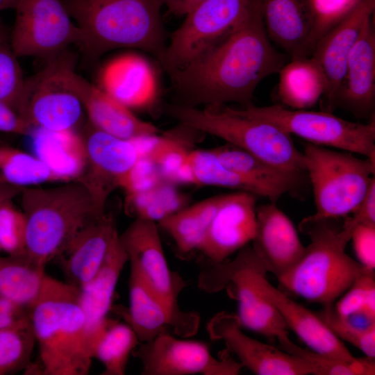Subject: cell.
<instances>
[{
  "label": "cell",
  "mask_w": 375,
  "mask_h": 375,
  "mask_svg": "<svg viewBox=\"0 0 375 375\" xmlns=\"http://www.w3.org/2000/svg\"><path fill=\"white\" fill-rule=\"evenodd\" d=\"M268 38L258 0H252L241 26L212 50L169 74L177 104L198 107L252 104L254 91L266 77L289 61Z\"/></svg>",
  "instance_id": "cell-1"
},
{
  "label": "cell",
  "mask_w": 375,
  "mask_h": 375,
  "mask_svg": "<svg viewBox=\"0 0 375 375\" xmlns=\"http://www.w3.org/2000/svg\"><path fill=\"white\" fill-rule=\"evenodd\" d=\"M82 33L84 60L106 52L135 48L160 61L167 47L160 10L162 0H61Z\"/></svg>",
  "instance_id": "cell-2"
},
{
  "label": "cell",
  "mask_w": 375,
  "mask_h": 375,
  "mask_svg": "<svg viewBox=\"0 0 375 375\" xmlns=\"http://www.w3.org/2000/svg\"><path fill=\"white\" fill-rule=\"evenodd\" d=\"M79 288L49 276L30 312L44 375H86L93 340L78 302Z\"/></svg>",
  "instance_id": "cell-3"
},
{
  "label": "cell",
  "mask_w": 375,
  "mask_h": 375,
  "mask_svg": "<svg viewBox=\"0 0 375 375\" xmlns=\"http://www.w3.org/2000/svg\"><path fill=\"white\" fill-rule=\"evenodd\" d=\"M338 219H315L309 216L299 224L310 244L299 260L277 278L280 288L323 307L333 306L363 272L345 251L353 229Z\"/></svg>",
  "instance_id": "cell-4"
},
{
  "label": "cell",
  "mask_w": 375,
  "mask_h": 375,
  "mask_svg": "<svg viewBox=\"0 0 375 375\" xmlns=\"http://www.w3.org/2000/svg\"><path fill=\"white\" fill-rule=\"evenodd\" d=\"M19 196L26 222L25 256L44 267L81 228L106 213L78 180L55 187H26Z\"/></svg>",
  "instance_id": "cell-5"
},
{
  "label": "cell",
  "mask_w": 375,
  "mask_h": 375,
  "mask_svg": "<svg viewBox=\"0 0 375 375\" xmlns=\"http://www.w3.org/2000/svg\"><path fill=\"white\" fill-rule=\"evenodd\" d=\"M169 115L178 123L219 138L273 165L291 172L307 173L304 156L292 135L270 123L253 118L228 104L202 108L173 103Z\"/></svg>",
  "instance_id": "cell-6"
},
{
  "label": "cell",
  "mask_w": 375,
  "mask_h": 375,
  "mask_svg": "<svg viewBox=\"0 0 375 375\" xmlns=\"http://www.w3.org/2000/svg\"><path fill=\"white\" fill-rule=\"evenodd\" d=\"M303 153L316 207L315 212L309 217L338 219L352 214L374 178L375 159H360L349 151L309 142Z\"/></svg>",
  "instance_id": "cell-7"
},
{
  "label": "cell",
  "mask_w": 375,
  "mask_h": 375,
  "mask_svg": "<svg viewBox=\"0 0 375 375\" xmlns=\"http://www.w3.org/2000/svg\"><path fill=\"white\" fill-rule=\"evenodd\" d=\"M76 60L68 49L25 80L22 117L33 128L62 131L75 129L80 123L84 108L74 85Z\"/></svg>",
  "instance_id": "cell-8"
},
{
  "label": "cell",
  "mask_w": 375,
  "mask_h": 375,
  "mask_svg": "<svg viewBox=\"0 0 375 375\" xmlns=\"http://www.w3.org/2000/svg\"><path fill=\"white\" fill-rule=\"evenodd\" d=\"M252 0H206L186 15L172 33L160 63L168 73L217 47L247 18Z\"/></svg>",
  "instance_id": "cell-9"
},
{
  "label": "cell",
  "mask_w": 375,
  "mask_h": 375,
  "mask_svg": "<svg viewBox=\"0 0 375 375\" xmlns=\"http://www.w3.org/2000/svg\"><path fill=\"white\" fill-rule=\"evenodd\" d=\"M241 108L247 115L295 135L309 143L340 149L375 159V118L350 122L327 111L288 110L278 105Z\"/></svg>",
  "instance_id": "cell-10"
},
{
  "label": "cell",
  "mask_w": 375,
  "mask_h": 375,
  "mask_svg": "<svg viewBox=\"0 0 375 375\" xmlns=\"http://www.w3.org/2000/svg\"><path fill=\"white\" fill-rule=\"evenodd\" d=\"M131 268L140 276L149 289L160 299L178 322L183 337L198 330L199 317L180 309L178 299L185 282L169 267L163 251L157 223L135 218L119 234Z\"/></svg>",
  "instance_id": "cell-11"
},
{
  "label": "cell",
  "mask_w": 375,
  "mask_h": 375,
  "mask_svg": "<svg viewBox=\"0 0 375 375\" xmlns=\"http://www.w3.org/2000/svg\"><path fill=\"white\" fill-rule=\"evenodd\" d=\"M251 246L238 251L231 261L210 263L199 275V286L208 292L226 289L238 301L242 327L277 341L288 338V328L276 307L254 284L249 272Z\"/></svg>",
  "instance_id": "cell-12"
},
{
  "label": "cell",
  "mask_w": 375,
  "mask_h": 375,
  "mask_svg": "<svg viewBox=\"0 0 375 375\" xmlns=\"http://www.w3.org/2000/svg\"><path fill=\"white\" fill-rule=\"evenodd\" d=\"M15 10L10 44L18 58L47 61L71 45H81V31L61 0H19Z\"/></svg>",
  "instance_id": "cell-13"
},
{
  "label": "cell",
  "mask_w": 375,
  "mask_h": 375,
  "mask_svg": "<svg viewBox=\"0 0 375 375\" xmlns=\"http://www.w3.org/2000/svg\"><path fill=\"white\" fill-rule=\"evenodd\" d=\"M86 165L78 181L89 190L98 210L106 212L109 196L123 189L132 170L142 156L138 140L121 139L103 132L88 122L81 133Z\"/></svg>",
  "instance_id": "cell-14"
},
{
  "label": "cell",
  "mask_w": 375,
  "mask_h": 375,
  "mask_svg": "<svg viewBox=\"0 0 375 375\" xmlns=\"http://www.w3.org/2000/svg\"><path fill=\"white\" fill-rule=\"evenodd\" d=\"M132 353L141 362L142 375H237L243 367L227 349L215 358L206 344L169 333L140 343Z\"/></svg>",
  "instance_id": "cell-15"
},
{
  "label": "cell",
  "mask_w": 375,
  "mask_h": 375,
  "mask_svg": "<svg viewBox=\"0 0 375 375\" xmlns=\"http://www.w3.org/2000/svg\"><path fill=\"white\" fill-rule=\"evenodd\" d=\"M242 328L238 315L226 311L217 313L207 325L210 337L223 341L242 367L255 374H311L310 367L301 358L248 336Z\"/></svg>",
  "instance_id": "cell-16"
},
{
  "label": "cell",
  "mask_w": 375,
  "mask_h": 375,
  "mask_svg": "<svg viewBox=\"0 0 375 375\" xmlns=\"http://www.w3.org/2000/svg\"><path fill=\"white\" fill-rule=\"evenodd\" d=\"M249 272L256 286L276 307L288 328L308 349L344 360L352 361L357 358L317 312L294 301L269 282L266 278L267 272L255 253L250 263Z\"/></svg>",
  "instance_id": "cell-17"
},
{
  "label": "cell",
  "mask_w": 375,
  "mask_h": 375,
  "mask_svg": "<svg viewBox=\"0 0 375 375\" xmlns=\"http://www.w3.org/2000/svg\"><path fill=\"white\" fill-rule=\"evenodd\" d=\"M256 195L252 193L226 194L197 251L215 263L249 244L256 234Z\"/></svg>",
  "instance_id": "cell-18"
},
{
  "label": "cell",
  "mask_w": 375,
  "mask_h": 375,
  "mask_svg": "<svg viewBox=\"0 0 375 375\" xmlns=\"http://www.w3.org/2000/svg\"><path fill=\"white\" fill-rule=\"evenodd\" d=\"M375 0H362L342 21L316 43L311 57L319 64L327 81L324 110L332 112L350 52L365 23L374 17Z\"/></svg>",
  "instance_id": "cell-19"
},
{
  "label": "cell",
  "mask_w": 375,
  "mask_h": 375,
  "mask_svg": "<svg viewBox=\"0 0 375 375\" xmlns=\"http://www.w3.org/2000/svg\"><path fill=\"white\" fill-rule=\"evenodd\" d=\"M354 117L375 118V26L374 18L364 25L353 47L338 91L335 108Z\"/></svg>",
  "instance_id": "cell-20"
},
{
  "label": "cell",
  "mask_w": 375,
  "mask_h": 375,
  "mask_svg": "<svg viewBox=\"0 0 375 375\" xmlns=\"http://www.w3.org/2000/svg\"><path fill=\"white\" fill-rule=\"evenodd\" d=\"M252 248L265 271L278 278L301 257L305 247L291 219L270 203L256 208Z\"/></svg>",
  "instance_id": "cell-21"
},
{
  "label": "cell",
  "mask_w": 375,
  "mask_h": 375,
  "mask_svg": "<svg viewBox=\"0 0 375 375\" xmlns=\"http://www.w3.org/2000/svg\"><path fill=\"white\" fill-rule=\"evenodd\" d=\"M74 85L88 122L94 128L128 140L148 139L160 134L156 126L139 118L130 108L77 73Z\"/></svg>",
  "instance_id": "cell-22"
},
{
  "label": "cell",
  "mask_w": 375,
  "mask_h": 375,
  "mask_svg": "<svg viewBox=\"0 0 375 375\" xmlns=\"http://www.w3.org/2000/svg\"><path fill=\"white\" fill-rule=\"evenodd\" d=\"M119 234L113 217L106 212L81 228L59 256L67 283L78 288L85 285L100 268Z\"/></svg>",
  "instance_id": "cell-23"
},
{
  "label": "cell",
  "mask_w": 375,
  "mask_h": 375,
  "mask_svg": "<svg viewBox=\"0 0 375 375\" xmlns=\"http://www.w3.org/2000/svg\"><path fill=\"white\" fill-rule=\"evenodd\" d=\"M101 89L133 108H146L156 101L157 79L151 64L142 56L127 53L110 60L102 69Z\"/></svg>",
  "instance_id": "cell-24"
},
{
  "label": "cell",
  "mask_w": 375,
  "mask_h": 375,
  "mask_svg": "<svg viewBox=\"0 0 375 375\" xmlns=\"http://www.w3.org/2000/svg\"><path fill=\"white\" fill-rule=\"evenodd\" d=\"M266 33L290 58L310 56L313 18L309 0H258Z\"/></svg>",
  "instance_id": "cell-25"
},
{
  "label": "cell",
  "mask_w": 375,
  "mask_h": 375,
  "mask_svg": "<svg viewBox=\"0 0 375 375\" xmlns=\"http://www.w3.org/2000/svg\"><path fill=\"white\" fill-rule=\"evenodd\" d=\"M128 261L119 234L99 270L79 288L78 302L85 315L93 345L111 319L108 315L119 276Z\"/></svg>",
  "instance_id": "cell-26"
},
{
  "label": "cell",
  "mask_w": 375,
  "mask_h": 375,
  "mask_svg": "<svg viewBox=\"0 0 375 375\" xmlns=\"http://www.w3.org/2000/svg\"><path fill=\"white\" fill-rule=\"evenodd\" d=\"M210 150L226 169L262 188L272 203H276L285 194L295 195L306 182L307 173L283 169L231 144L226 143Z\"/></svg>",
  "instance_id": "cell-27"
},
{
  "label": "cell",
  "mask_w": 375,
  "mask_h": 375,
  "mask_svg": "<svg viewBox=\"0 0 375 375\" xmlns=\"http://www.w3.org/2000/svg\"><path fill=\"white\" fill-rule=\"evenodd\" d=\"M130 272L129 307L119 311L140 342L150 341L165 333L183 337L181 326L169 310L133 269L131 268Z\"/></svg>",
  "instance_id": "cell-28"
},
{
  "label": "cell",
  "mask_w": 375,
  "mask_h": 375,
  "mask_svg": "<svg viewBox=\"0 0 375 375\" xmlns=\"http://www.w3.org/2000/svg\"><path fill=\"white\" fill-rule=\"evenodd\" d=\"M35 156L64 183L78 180L86 165L81 133L75 129L51 131L38 128L33 135Z\"/></svg>",
  "instance_id": "cell-29"
},
{
  "label": "cell",
  "mask_w": 375,
  "mask_h": 375,
  "mask_svg": "<svg viewBox=\"0 0 375 375\" xmlns=\"http://www.w3.org/2000/svg\"><path fill=\"white\" fill-rule=\"evenodd\" d=\"M278 74L277 97L293 110L310 108L326 93L325 74L311 56L290 58Z\"/></svg>",
  "instance_id": "cell-30"
},
{
  "label": "cell",
  "mask_w": 375,
  "mask_h": 375,
  "mask_svg": "<svg viewBox=\"0 0 375 375\" xmlns=\"http://www.w3.org/2000/svg\"><path fill=\"white\" fill-rule=\"evenodd\" d=\"M201 132L179 123V126L149 140L142 156L161 178L173 184H188L187 162L193 149L192 139Z\"/></svg>",
  "instance_id": "cell-31"
},
{
  "label": "cell",
  "mask_w": 375,
  "mask_h": 375,
  "mask_svg": "<svg viewBox=\"0 0 375 375\" xmlns=\"http://www.w3.org/2000/svg\"><path fill=\"white\" fill-rule=\"evenodd\" d=\"M225 196L217 195L188 204L158 222L172 237L181 256L198 250Z\"/></svg>",
  "instance_id": "cell-32"
},
{
  "label": "cell",
  "mask_w": 375,
  "mask_h": 375,
  "mask_svg": "<svg viewBox=\"0 0 375 375\" xmlns=\"http://www.w3.org/2000/svg\"><path fill=\"white\" fill-rule=\"evenodd\" d=\"M49 278L44 267L25 256L0 257V297L29 310L41 297Z\"/></svg>",
  "instance_id": "cell-33"
},
{
  "label": "cell",
  "mask_w": 375,
  "mask_h": 375,
  "mask_svg": "<svg viewBox=\"0 0 375 375\" xmlns=\"http://www.w3.org/2000/svg\"><path fill=\"white\" fill-rule=\"evenodd\" d=\"M176 186L160 178L125 194L126 210L135 218L158 223L188 205V196L179 192Z\"/></svg>",
  "instance_id": "cell-34"
},
{
  "label": "cell",
  "mask_w": 375,
  "mask_h": 375,
  "mask_svg": "<svg viewBox=\"0 0 375 375\" xmlns=\"http://www.w3.org/2000/svg\"><path fill=\"white\" fill-rule=\"evenodd\" d=\"M188 184L215 186L245 191L268 199L255 182L224 167L210 149H193L187 162Z\"/></svg>",
  "instance_id": "cell-35"
},
{
  "label": "cell",
  "mask_w": 375,
  "mask_h": 375,
  "mask_svg": "<svg viewBox=\"0 0 375 375\" xmlns=\"http://www.w3.org/2000/svg\"><path fill=\"white\" fill-rule=\"evenodd\" d=\"M140 343L128 324L110 319L92 350L93 358L99 360L104 367L101 374H125L129 356Z\"/></svg>",
  "instance_id": "cell-36"
},
{
  "label": "cell",
  "mask_w": 375,
  "mask_h": 375,
  "mask_svg": "<svg viewBox=\"0 0 375 375\" xmlns=\"http://www.w3.org/2000/svg\"><path fill=\"white\" fill-rule=\"evenodd\" d=\"M54 181H60L35 155L0 143V183L26 188Z\"/></svg>",
  "instance_id": "cell-37"
},
{
  "label": "cell",
  "mask_w": 375,
  "mask_h": 375,
  "mask_svg": "<svg viewBox=\"0 0 375 375\" xmlns=\"http://www.w3.org/2000/svg\"><path fill=\"white\" fill-rule=\"evenodd\" d=\"M335 312L351 324L368 327L375 324L374 271L366 268L333 304Z\"/></svg>",
  "instance_id": "cell-38"
},
{
  "label": "cell",
  "mask_w": 375,
  "mask_h": 375,
  "mask_svg": "<svg viewBox=\"0 0 375 375\" xmlns=\"http://www.w3.org/2000/svg\"><path fill=\"white\" fill-rule=\"evenodd\" d=\"M279 348L304 360L314 375H374V358L365 356L348 361L303 348L290 338L278 340Z\"/></svg>",
  "instance_id": "cell-39"
},
{
  "label": "cell",
  "mask_w": 375,
  "mask_h": 375,
  "mask_svg": "<svg viewBox=\"0 0 375 375\" xmlns=\"http://www.w3.org/2000/svg\"><path fill=\"white\" fill-rule=\"evenodd\" d=\"M10 40L0 43V101L22 119L25 108V78Z\"/></svg>",
  "instance_id": "cell-40"
},
{
  "label": "cell",
  "mask_w": 375,
  "mask_h": 375,
  "mask_svg": "<svg viewBox=\"0 0 375 375\" xmlns=\"http://www.w3.org/2000/svg\"><path fill=\"white\" fill-rule=\"evenodd\" d=\"M35 344L31 326L0 331V375L16 372L28 365Z\"/></svg>",
  "instance_id": "cell-41"
},
{
  "label": "cell",
  "mask_w": 375,
  "mask_h": 375,
  "mask_svg": "<svg viewBox=\"0 0 375 375\" xmlns=\"http://www.w3.org/2000/svg\"><path fill=\"white\" fill-rule=\"evenodd\" d=\"M316 312L338 338L356 347L366 356L375 358V324L368 327L354 325L340 316L333 305Z\"/></svg>",
  "instance_id": "cell-42"
},
{
  "label": "cell",
  "mask_w": 375,
  "mask_h": 375,
  "mask_svg": "<svg viewBox=\"0 0 375 375\" xmlns=\"http://www.w3.org/2000/svg\"><path fill=\"white\" fill-rule=\"evenodd\" d=\"M26 217L22 210L8 201L0 206V251L9 256L26 254Z\"/></svg>",
  "instance_id": "cell-43"
},
{
  "label": "cell",
  "mask_w": 375,
  "mask_h": 375,
  "mask_svg": "<svg viewBox=\"0 0 375 375\" xmlns=\"http://www.w3.org/2000/svg\"><path fill=\"white\" fill-rule=\"evenodd\" d=\"M362 0H309L313 29L309 44L310 56L317 41L345 18Z\"/></svg>",
  "instance_id": "cell-44"
},
{
  "label": "cell",
  "mask_w": 375,
  "mask_h": 375,
  "mask_svg": "<svg viewBox=\"0 0 375 375\" xmlns=\"http://www.w3.org/2000/svg\"><path fill=\"white\" fill-rule=\"evenodd\" d=\"M358 262L365 268L375 269V225L358 224L351 238Z\"/></svg>",
  "instance_id": "cell-45"
},
{
  "label": "cell",
  "mask_w": 375,
  "mask_h": 375,
  "mask_svg": "<svg viewBox=\"0 0 375 375\" xmlns=\"http://www.w3.org/2000/svg\"><path fill=\"white\" fill-rule=\"evenodd\" d=\"M31 310L0 297V331L31 326Z\"/></svg>",
  "instance_id": "cell-46"
},
{
  "label": "cell",
  "mask_w": 375,
  "mask_h": 375,
  "mask_svg": "<svg viewBox=\"0 0 375 375\" xmlns=\"http://www.w3.org/2000/svg\"><path fill=\"white\" fill-rule=\"evenodd\" d=\"M350 215L344 217L353 230L358 224L375 225V178H372L363 199Z\"/></svg>",
  "instance_id": "cell-47"
},
{
  "label": "cell",
  "mask_w": 375,
  "mask_h": 375,
  "mask_svg": "<svg viewBox=\"0 0 375 375\" xmlns=\"http://www.w3.org/2000/svg\"><path fill=\"white\" fill-rule=\"evenodd\" d=\"M33 127L12 109L0 101V133L28 135Z\"/></svg>",
  "instance_id": "cell-48"
},
{
  "label": "cell",
  "mask_w": 375,
  "mask_h": 375,
  "mask_svg": "<svg viewBox=\"0 0 375 375\" xmlns=\"http://www.w3.org/2000/svg\"><path fill=\"white\" fill-rule=\"evenodd\" d=\"M206 0H162L169 12L177 16L186 15Z\"/></svg>",
  "instance_id": "cell-49"
},
{
  "label": "cell",
  "mask_w": 375,
  "mask_h": 375,
  "mask_svg": "<svg viewBox=\"0 0 375 375\" xmlns=\"http://www.w3.org/2000/svg\"><path fill=\"white\" fill-rule=\"evenodd\" d=\"M24 188L0 183V206L19 196Z\"/></svg>",
  "instance_id": "cell-50"
},
{
  "label": "cell",
  "mask_w": 375,
  "mask_h": 375,
  "mask_svg": "<svg viewBox=\"0 0 375 375\" xmlns=\"http://www.w3.org/2000/svg\"><path fill=\"white\" fill-rule=\"evenodd\" d=\"M19 0H0V11L14 8L15 9Z\"/></svg>",
  "instance_id": "cell-51"
},
{
  "label": "cell",
  "mask_w": 375,
  "mask_h": 375,
  "mask_svg": "<svg viewBox=\"0 0 375 375\" xmlns=\"http://www.w3.org/2000/svg\"><path fill=\"white\" fill-rule=\"evenodd\" d=\"M8 40H10V36L8 35L6 28L0 22V43H2L6 41H8Z\"/></svg>",
  "instance_id": "cell-52"
}]
</instances>
